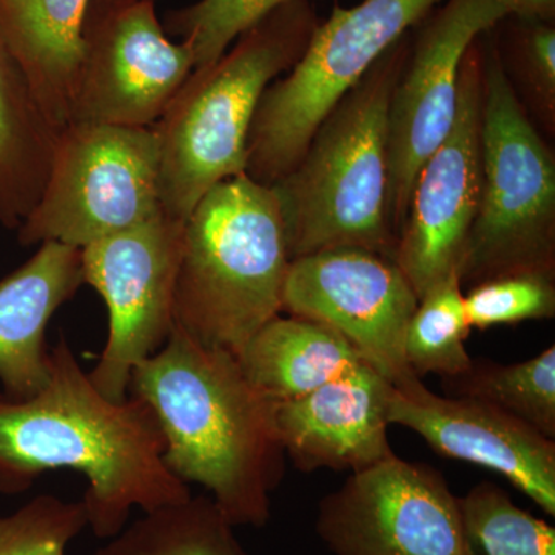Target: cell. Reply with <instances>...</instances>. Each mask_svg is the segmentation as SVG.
Returning a JSON list of instances; mask_svg holds the SVG:
<instances>
[{
    "label": "cell",
    "mask_w": 555,
    "mask_h": 555,
    "mask_svg": "<svg viewBox=\"0 0 555 555\" xmlns=\"http://www.w3.org/2000/svg\"><path fill=\"white\" fill-rule=\"evenodd\" d=\"M418 298L392 259L332 248L292 259L283 310L334 328L367 366L401 389L422 379L409 367L404 339Z\"/></svg>",
    "instance_id": "10"
},
{
    "label": "cell",
    "mask_w": 555,
    "mask_h": 555,
    "mask_svg": "<svg viewBox=\"0 0 555 555\" xmlns=\"http://www.w3.org/2000/svg\"><path fill=\"white\" fill-rule=\"evenodd\" d=\"M507 17L553 21L555 0H496Z\"/></svg>",
    "instance_id": "29"
},
{
    "label": "cell",
    "mask_w": 555,
    "mask_h": 555,
    "mask_svg": "<svg viewBox=\"0 0 555 555\" xmlns=\"http://www.w3.org/2000/svg\"><path fill=\"white\" fill-rule=\"evenodd\" d=\"M138 2V0H91L89 14H87V22L96 20L102 14L118 7L127 5V3ZM155 2V0H153ZM87 25V24H86Z\"/></svg>",
    "instance_id": "30"
},
{
    "label": "cell",
    "mask_w": 555,
    "mask_h": 555,
    "mask_svg": "<svg viewBox=\"0 0 555 555\" xmlns=\"http://www.w3.org/2000/svg\"><path fill=\"white\" fill-rule=\"evenodd\" d=\"M61 131L0 38V222L20 229L38 203Z\"/></svg>",
    "instance_id": "20"
},
{
    "label": "cell",
    "mask_w": 555,
    "mask_h": 555,
    "mask_svg": "<svg viewBox=\"0 0 555 555\" xmlns=\"http://www.w3.org/2000/svg\"><path fill=\"white\" fill-rule=\"evenodd\" d=\"M470 328H489L555 317V276L516 273L492 278L465 295Z\"/></svg>",
    "instance_id": "27"
},
{
    "label": "cell",
    "mask_w": 555,
    "mask_h": 555,
    "mask_svg": "<svg viewBox=\"0 0 555 555\" xmlns=\"http://www.w3.org/2000/svg\"><path fill=\"white\" fill-rule=\"evenodd\" d=\"M469 332L465 295L454 272L420 298L404 339L409 367L418 378L463 374L473 364L465 346Z\"/></svg>",
    "instance_id": "23"
},
{
    "label": "cell",
    "mask_w": 555,
    "mask_h": 555,
    "mask_svg": "<svg viewBox=\"0 0 555 555\" xmlns=\"http://www.w3.org/2000/svg\"><path fill=\"white\" fill-rule=\"evenodd\" d=\"M481 102L480 36L463 60L452 129L416 175L398 233L396 262L418 301L456 272L476 219L481 185Z\"/></svg>",
    "instance_id": "13"
},
{
    "label": "cell",
    "mask_w": 555,
    "mask_h": 555,
    "mask_svg": "<svg viewBox=\"0 0 555 555\" xmlns=\"http://www.w3.org/2000/svg\"><path fill=\"white\" fill-rule=\"evenodd\" d=\"M163 214L153 127L72 122L61 130L46 185L22 221V246L83 248Z\"/></svg>",
    "instance_id": "8"
},
{
    "label": "cell",
    "mask_w": 555,
    "mask_h": 555,
    "mask_svg": "<svg viewBox=\"0 0 555 555\" xmlns=\"http://www.w3.org/2000/svg\"><path fill=\"white\" fill-rule=\"evenodd\" d=\"M509 54L514 75L543 127H555V28L553 21L514 17Z\"/></svg>",
    "instance_id": "28"
},
{
    "label": "cell",
    "mask_w": 555,
    "mask_h": 555,
    "mask_svg": "<svg viewBox=\"0 0 555 555\" xmlns=\"http://www.w3.org/2000/svg\"><path fill=\"white\" fill-rule=\"evenodd\" d=\"M441 0H363L318 24L297 64L262 94L246 175L273 185L294 169L332 108Z\"/></svg>",
    "instance_id": "7"
},
{
    "label": "cell",
    "mask_w": 555,
    "mask_h": 555,
    "mask_svg": "<svg viewBox=\"0 0 555 555\" xmlns=\"http://www.w3.org/2000/svg\"><path fill=\"white\" fill-rule=\"evenodd\" d=\"M390 425L418 434L438 454L502 474L547 516H555V441L502 409L441 397L416 379L392 386Z\"/></svg>",
    "instance_id": "15"
},
{
    "label": "cell",
    "mask_w": 555,
    "mask_h": 555,
    "mask_svg": "<svg viewBox=\"0 0 555 555\" xmlns=\"http://www.w3.org/2000/svg\"><path fill=\"white\" fill-rule=\"evenodd\" d=\"M506 17L496 0H447L409 51L387 120V210L397 240L416 175L454 124L466 51Z\"/></svg>",
    "instance_id": "12"
},
{
    "label": "cell",
    "mask_w": 555,
    "mask_h": 555,
    "mask_svg": "<svg viewBox=\"0 0 555 555\" xmlns=\"http://www.w3.org/2000/svg\"><path fill=\"white\" fill-rule=\"evenodd\" d=\"M208 495L144 513L93 555H248Z\"/></svg>",
    "instance_id": "21"
},
{
    "label": "cell",
    "mask_w": 555,
    "mask_h": 555,
    "mask_svg": "<svg viewBox=\"0 0 555 555\" xmlns=\"http://www.w3.org/2000/svg\"><path fill=\"white\" fill-rule=\"evenodd\" d=\"M193 69L192 50L167 36L153 0L109 10L87 22L72 122L149 129Z\"/></svg>",
    "instance_id": "14"
},
{
    "label": "cell",
    "mask_w": 555,
    "mask_h": 555,
    "mask_svg": "<svg viewBox=\"0 0 555 555\" xmlns=\"http://www.w3.org/2000/svg\"><path fill=\"white\" fill-rule=\"evenodd\" d=\"M315 528L335 555H466L459 496L433 466L397 455L324 496Z\"/></svg>",
    "instance_id": "11"
},
{
    "label": "cell",
    "mask_w": 555,
    "mask_h": 555,
    "mask_svg": "<svg viewBox=\"0 0 555 555\" xmlns=\"http://www.w3.org/2000/svg\"><path fill=\"white\" fill-rule=\"evenodd\" d=\"M238 360L251 385L275 403L309 396L366 364L334 328L292 315L259 328Z\"/></svg>",
    "instance_id": "19"
},
{
    "label": "cell",
    "mask_w": 555,
    "mask_h": 555,
    "mask_svg": "<svg viewBox=\"0 0 555 555\" xmlns=\"http://www.w3.org/2000/svg\"><path fill=\"white\" fill-rule=\"evenodd\" d=\"M392 385L364 364L298 400L276 403L278 436L302 473L366 469L396 455L387 437Z\"/></svg>",
    "instance_id": "16"
},
{
    "label": "cell",
    "mask_w": 555,
    "mask_h": 555,
    "mask_svg": "<svg viewBox=\"0 0 555 555\" xmlns=\"http://www.w3.org/2000/svg\"><path fill=\"white\" fill-rule=\"evenodd\" d=\"M129 396L155 412L175 476L204 486L230 525L268 524L286 451L275 401L251 385L238 357L175 328L163 349L131 371Z\"/></svg>",
    "instance_id": "2"
},
{
    "label": "cell",
    "mask_w": 555,
    "mask_h": 555,
    "mask_svg": "<svg viewBox=\"0 0 555 555\" xmlns=\"http://www.w3.org/2000/svg\"><path fill=\"white\" fill-rule=\"evenodd\" d=\"M292 0H198L169 16L167 27L192 50L195 69L217 62L248 28Z\"/></svg>",
    "instance_id": "25"
},
{
    "label": "cell",
    "mask_w": 555,
    "mask_h": 555,
    "mask_svg": "<svg viewBox=\"0 0 555 555\" xmlns=\"http://www.w3.org/2000/svg\"><path fill=\"white\" fill-rule=\"evenodd\" d=\"M317 25L309 0H292L243 33L217 62L193 69L153 126L167 217L185 221L215 185L246 173L262 94L297 64Z\"/></svg>",
    "instance_id": "4"
},
{
    "label": "cell",
    "mask_w": 555,
    "mask_h": 555,
    "mask_svg": "<svg viewBox=\"0 0 555 555\" xmlns=\"http://www.w3.org/2000/svg\"><path fill=\"white\" fill-rule=\"evenodd\" d=\"M87 526L82 500L36 495L16 513L0 516V555H65L68 543Z\"/></svg>",
    "instance_id": "26"
},
{
    "label": "cell",
    "mask_w": 555,
    "mask_h": 555,
    "mask_svg": "<svg viewBox=\"0 0 555 555\" xmlns=\"http://www.w3.org/2000/svg\"><path fill=\"white\" fill-rule=\"evenodd\" d=\"M83 284L76 247L39 244L24 266L0 281V383L11 400L38 393L50 375L46 332Z\"/></svg>",
    "instance_id": "17"
},
{
    "label": "cell",
    "mask_w": 555,
    "mask_h": 555,
    "mask_svg": "<svg viewBox=\"0 0 555 555\" xmlns=\"http://www.w3.org/2000/svg\"><path fill=\"white\" fill-rule=\"evenodd\" d=\"M185 221L156 215L80 248L83 284L108 309V338L89 372L113 401L129 398L131 371L166 346L175 331L173 301Z\"/></svg>",
    "instance_id": "9"
},
{
    "label": "cell",
    "mask_w": 555,
    "mask_h": 555,
    "mask_svg": "<svg viewBox=\"0 0 555 555\" xmlns=\"http://www.w3.org/2000/svg\"><path fill=\"white\" fill-rule=\"evenodd\" d=\"M489 31L481 35L480 201L456 269L469 288L516 273L555 276L554 155Z\"/></svg>",
    "instance_id": "6"
},
{
    "label": "cell",
    "mask_w": 555,
    "mask_h": 555,
    "mask_svg": "<svg viewBox=\"0 0 555 555\" xmlns=\"http://www.w3.org/2000/svg\"><path fill=\"white\" fill-rule=\"evenodd\" d=\"M291 266L272 188L246 173L215 185L185 219L175 328L240 357L280 315Z\"/></svg>",
    "instance_id": "5"
},
{
    "label": "cell",
    "mask_w": 555,
    "mask_h": 555,
    "mask_svg": "<svg viewBox=\"0 0 555 555\" xmlns=\"http://www.w3.org/2000/svg\"><path fill=\"white\" fill-rule=\"evenodd\" d=\"M409 51L403 36L321 120L294 169L270 185L291 261L332 248H360L396 261L387 120Z\"/></svg>",
    "instance_id": "3"
},
{
    "label": "cell",
    "mask_w": 555,
    "mask_h": 555,
    "mask_svg": "<svg viewBox=\"0 0 555 555\" xmlns=\"http://www.w3.org/2000/svg\"><path fill=\"white\" fill-rule=\"evenodd\" d=\"M91 0H0V38L57 130L72 122Z\"/></svg>",
    "instance_id": "18"
},
{
    "label": "cell",
    "mask_w": 555,
    "mask_h": 555,
    "mask_svg": "<svg viewBox=\"0 0 555 555\" xmlns=\"http://www.w3.org/2000/svg\"><path fill=\"white\" fill-rule=\"evenodd\" d=\"M443 379L448 397L470 398L502 409L555 438V346L516 364L473 360L463 374Z\"/></svg>",
    "instance_id": "22"
},
{
    "label": "cell",
    "mask_w": 555,
    "mask_h": 555,
    "mask_svg": "<svg viewBox=\"0 0 555 555\" xmlns=\"http://www.w3.org/2000/svg\"><path fill=\"white\" fill-rule=\"evenodd\" d=\"M466 555H555V529L489 481L459 499Z\"/></svg>",
    "instance_id": "24"
},
{
    "label": "cell",
    "mask_w": 555,
    "mask_h": 555,
    "mask_svg": "<svg viewBox=\"0 0 555 555\" xmlns=\"http://www.w3.org/2000/svg\"><path fill=\"white\" fill-rule=\"evenodd\" d=\"M49 369L35 396L0 393V494H24L47 470L83 474L89 526L105 540L126 528L133 507L152 513L192 496L164 462L166 440L144 400L102 396L65 335L50 350Z\"/></svg>",
    "instance_id": "1"
}]
</instances>
